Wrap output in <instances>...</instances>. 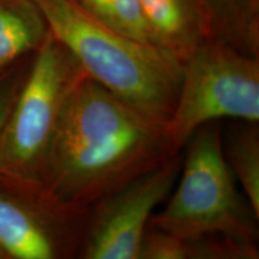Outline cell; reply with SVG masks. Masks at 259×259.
Masks as SVG:
<instances>
[{
    "label": "cell",
    "mask_w": 259,
    "mask_h": 259,
    "mask_svg": "<svg viewBox=\"0 0 259 259\" xmlns=\"http://www.w3.org/2000/svg\"><path fill=\"white\" fill-rule=\"evenodd\" d=\"M174 154L166 124L85 76L61 113L41 186L61 205L88 211L107 194Z\"/></svg>",
    "instance_id": "obj_1"
},
{
    "label": "cell",
    "mask_w": 259,
    "mask_h": 259,
    "mask_svg": "<svg viewBox=\"0 0 259 259\" xmlns=\"http://www.w3.org/2000/svg\"><path fill=\"white\" fill-rule=\"evenodd\" d=\"M48 30L89 79L138 112L166 124L176 107L183 61L153 44L106 27L73 0H34Z\"/></svg>",
    "instance_id": "obj_2"
},
{
    "label": "cell",
    "mask_w": 259,
    "mask_h": 259,
    "mask_svg": "<svg viewBox=\"0 0 259 259\" xmlns=\"http://www.w3.org/2000/svg\"><path fill=\"white\" fill-rule=\"evenodd\" d=\"M221 125H204L189 139L176 186L149 227L181 238H223L259 247V216L227 164Z\"/></svg>",
    "instance_id": "obj_3"
},
{
    "label": "cell",
    "mask_w": 259,
    "mask_h": 259,
    "mask_svg": "<svg viewBox=\"0 0 259 259\" xmlns=\"http://www.w3.org/2000/svg\"><path fill=\"white\" fill-rule=\"evenodd\" d=\"M84 77L72 54L48 32L34 53L0 134V177L41 184L42 169L61 113Z\"/></svg>",
    "instance_id": "obj_4"
},
{
    "label": "cell",
    "mask_w": 259,
    "mask_h": 259,
    "mask_svg": "<svg viewBox=\"0 0 259 259\" xmlns=\"http://www.w3.org/2000/svg\"><path fill=\"white\" fill-rule=\"evenodd\" d=\"M222 120L259 122V57L208 38L183 63L174 111L166 122L173 153L202 126Z\"/></svg>",
    "instance_id": "obj_5"
},
{
    "label": "cell",
    "mask_w": 259,
    "mask_h": 259,
    "mask_svg": "<svg viewBox=\"0 0 259 259\" xmlns=\"http://www.w3.org/2000/svg\"><path fill=\"white\" fill-rule=\"evenodd\" d=\"M183 151L107 194L89 209L78 259H138L151 216L176 186Z\"/></svg>",
    "instance_id": "obj_6"
},
{
    "label": "cell",
    "mask_w": 259,
    "mask_h": 259,
    "mask_svg": "<svg viewBox=\"0 0 259 259\" xmlns=\"http://www.w3.org/2000/svg\"><path fill=\"white\" fill-rule=\"evenodd\" d=\"M88 212L61 205L41 184L0 177V258L78 259Z\"/></svg>",
    "instance_id": "obj_7"
},
{
    "label": "cell",
    "mask_w": 259,
    "mask_h": 259,
    "mask_svg": "<svg viewBox=\"0 0 259 259\" xmlns=\"http://www.w3.org/2000/svg\"><path fill=\"white\" fill-rule=\"evenodd\" d=\"M139 4L153 44L183 63L210 38L197 0H139Z\"/></svg>",
    "instance_id": "obj_8"
},
{
    "label": "cell",
    "mask_w": 259,
    "mask_h": 259,
    "mask_svg": "<svg viewBox=\"0 0 259 259\" xmlns=\"http://www.w3.org/2000/svg\"><path fill=\"white\" fill-rule=\"evenodd\" d=\"M48 32L34 0H0V72L35 53Z\"/></svg>",
    "instance_id": "obj_9"
},
{
    "label": "cell",
    "mask_w": 259,
    "mask_h": 259,
    "mask_svg": "<svg viewBox=\"0 0 259 259\" xmlns=\"http://www.w3.org/2000/svg\"><path fill=\"white\" fill-rule=\"evenodd\" d=\"M259 247L223 238H181L148 227L138 259H258Z\"/></svg>",
    "instance_id": "obj_10"
},
{
    "label": "cell",
    "mask_w": 259,
    "mask_h": 259,
    "mask_svg": "<svg viewBox=\"0 0 259 259\" xmlns=\"http://www.w3.org/2000/svg\"><path fill=\"white\" fill-rule=\"evenodd\" d=\"M221 134L227 164L259 216V122L228 120Z\"/></svg>",
    "instance_id": "obj_11"
},
{
    "label": "cell",
    "mask_w": 259,
    "mask_h": 259,
    "mask_svg": "<svg viewBox=\"0 0 259 259\" xmlns=\"http://www.w3.org/2000/svg\"><path fill=\"white\" fill-rule=\"evenodd\" d=\"M73 2L89 16L106 27L135 40L153 44L139 0H73Z\"/></svg>",
    "instance_id": "obj_12"
},
{
    "label": "cell",
    "mask_w": 259,
    "mask_h": 259,
    "mask_svg": "<svg viewBox=\"0 0 259 259\" xmlns=\"http://www.w3.org/2000/svg\"><path fill=\"white\" fill-rule=\"evenodd\" d=\"M24 63L25 61L21 60L10 69L0 72V134L27 76L30 63Z\"/></svg>",
    "instance_id": "obj_13"
}]
</instances>
